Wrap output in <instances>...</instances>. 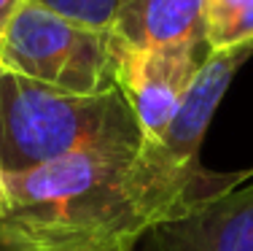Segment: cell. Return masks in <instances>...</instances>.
I'll return each mask as SVG.
<instances>
[{"mask_svg": "<svg viewBox=\"0 0 253 251\" xmlns=\"http://www.w3.org/2000/svg\"><path fill=\"white\" fill-rule=\"evenodd\" d=\"M30 0H0V38H3L5 27L11 25V19H14L16 14H19L22 5H27Z\"/></svg>", "mask_w": 253, "mask_h": 251, "instance_id": "obj_11", "label": "cell"}, {"mask_svg": "<svg viewBox=\"0 0 253 251\" xmlns=\"http://www.w3.org/2000/svg\"><path fill=\"white\" fill-rule=\"evenodd\" d=\"M0 65L59 92L92 98L116 89L111 33L30 0L0 38Z\"/></svg>", "mask_w": 253, "mask_h": 251, "instance_id": "obj_4", "label": "cell"}, {"mask_svg": "<svg viewBox=\"0 0 253 251\" xmlns=\"http://www.w3.org/2000/svg\"><path fill=\"white\" fill-rule=\"evenodd\" d=\"M237 3H243V0H205V14H208V27L213 25V22H218L224 14L234 8Z\"/></svg>", "mask_w": 253, "mask_h": 251, "instance_id": "obj_10", "label": "cell"}, {"mask_svg": "<svg viewBox=\"0 0 253 251\" xmlns=\"http://www.w3.org/2000/svg\"><path fill=\"white\" fill-rule=\"evenodd\" d=\"M140 141L119 87L78 98L0 65V167L5 176L86 151L132 159Z\"/></svg>", "mask_w": 253, "mask_h": 251, "instance_id": "obj_2", "label": "cell"}, {"mask_svg": "<svg viewBox=\"0 0 253 251\" xmlns=\"http://www.w3.org/2000/svg\"><path fill=\"white\" fill-rule=\"evenodd\" d=\"M35 3L51 8L54 14H62L68 19L81 22V25L111 33L119 0H35Z\"/></svg>", "mask_w": 253, "mask_h": 251, "instance_id": "obj_9", "label": "cell"}, {"mask_svg": "<svg viewBox=\"0 0 253 251\" xmlns=\"http://www.w3.org/2000/svg\"><path fill=\"white\" fill-rule=\"evenodd\" d=\"M208 57V44L129 46L111 35L116 87L132 108L143 141L165 133Z\"/></svg>", "mask_w": 253, "mask_h": 251, "instance_id": "obj_5", "label": "cell"}, {"mask_svg": "<svg viewBox=\"0 0 253 251\" xmlns=\"http://www.w3.org/2000/svg\"><path fill=\"white\" fill-rule=\"evenodd\" d=\"M111 35L129 46L208 44L205 0H119Z\"/></svg>", "mask_w": 253, "mask_h": 251, "instance_id": "obj_7", "label": "cell"}, {"mask_svg": "<svg viewBox=\"0 0 253 251\" xmlns=\"http://www.w3.org/2000/svg\"><path fill=\"white\" fill-rule=\"evenodd\" d=\"M129 162L86 151L5 176L0 251H129L148 227L124 189Z\"/></svg>", "mask_w": 253, "mask_h": 251, "instance_id": "obj_1", "label": "cell"}, {"mask_svg": "<svg viewBox=\"0 0 253 251\" xmlns=\"http://www.w3.org/2000/svg\"><path fill=\"white\" fill-rule=\"evenodd\" d=\"M253 44V0L237 3L229 14L208 27V46L210 51L232 49V46Z\"/></svg>", "mask_w": 253, "mask_h": 251, "instance_id": "obj_8", "label": "cell"}, {"mask_svg": "<svg viewBox=\"0 0 253 251\" xmlns=\"http://www.w3.org/2000/svg\"><path fill=\"white\" fill-rule=\"evenodd\" d=\"M251 54L253 44L210 51L165 133L140 141V149L126 167L124 189L146 224L167 219L191 202L221 195L245 181L248 173L218 176L202 170L200 149L221 98Z\"/></svg>", "mask_w": 253, "mask_h": 251, "instance_id": "obj_3", "label": "cell"}, {"mask_svg": "<svg viewBox=\"0 0 253 251\" xmlns=\"http://www.w3.org/2000/svg\"><path fill=\"white\" fill-rule=\"evenodd\" d=\"M3 211H5V173L0 167V216H3Z\"/></svg>", "mask_w": 253, "mask_h": 251, "instance_id": "obj_12", "label": "cell"}, {"mask_svg": "<svg viewBox=\"0 0 253 251\" xmlns=\"http://www.w3.org/2000/svg\"><path fill=\"white\" fill-rule=\"evenodd\" d=\"M129 251H253V184L151 222Z\"/></svg>", "mask_w": 253, "mask_h": 251, "instance_id": "obj_6", "label": "cell"}]
</instances>
